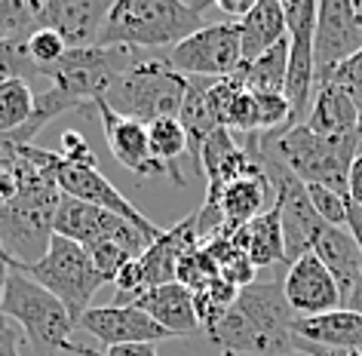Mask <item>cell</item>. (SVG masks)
Returning a JSON list of instances; mask_svg holds the SVG:
<instances>
[{
  "instance_id": "1",
  "label": "cell",
  "mask_w": 362,
  "mask_h": 356,
  "mask_svg": "<svg viewBox=\"0 0 362 356\" xmlns=\"http://www.w3.org/2000/svg\"><path fill=\"white\" fill-rule=\"evenodd\" d=\"M295 319L283 280H255L240 289L237 301L206 338L233 356H286L295 350Z\"/></svg>"
},
{
  "instance_id": "35",
  "label": "cell",
  "mask_w": 362,
  "mask_h": 356,
  "mask_svg": "<svg viewBox=\"0 0 362 356\" xmlns=\"http://www.w3.org/2000/svg\"><path fill=\"white\" fill-rule=\"evenodd\" d=\"M86 252H89V258H93V264H95L98 277H102L105 282H114L117 273H120L126 264L135 258V255H129L123 246H117V243H98V246H89Z\"/></svg>"
},
{
  "instance_id": "8",
  "label": "cell",
  "mask_w": 362,
  "mask_h": 356,
  "mask_svg": "<svg viewBox=\"0 0 362 356\" xmlns=\"http://www.w3.org/2000/svg\"><path fill=\"white\" fill-rule=\"evenodd\" d=\"M16 270L28 273L34 282H40L47 292H52L77 323L93 307V295L105 286V280L98 277L95 264L89 258L86 246L68 240V236H59V234L49 240V249L37 264L16 268Z\"/></svg>"
},
{
  "instance_id": "14",
  "label": "cell",
  "mask_w": 362,
  "mask_h": 356,
  "mask_svg": "<svg viewBox=\"0 0 362 356\" xmlns=\"http://www.w3.org/2000/svg\"><path fill=\"white\" fill-rule=\"evenodd\" d=\"M95 111H98V123H102L107 148H111L114 160L120 163L123 169H129L132 176H166L160 163L151 157L148 126L132 120V117L117 114L102 98L95 102Z\"/></svg>"
},
{
  "instance_id": "44",
  "label": "cell",
  "mask_w": 362,
  "mask_h": 356,
  "mask_svg": "<svg viewBox=\"0 0 362 356\" xmlns=\"http://www.w3.org/2000/svg\"><path fill=\"white\" fill-rule=\"evenodd\" d=\"M341 307L350 310V314H359L362 316V277L341 295Z\"/></svg>"
},
{
  "instance_id": "6",
  "label": "cell",
  "mask_w": 362,
  "mask_h": 356,
  "mask_svg": "<svg viewBox=\"0 0 362 356\" xmlns=\"http://www.w3.org/2000/svg\"><path fill=\"white\" fill-rule=\"evenodd\" d=\"M187 93V77L166 65L163 52H148L141 62L117 74L107 86L102 102H107L117 114L132 117L139 123L166 120V117H178L181 102Z\"/></svg>"
},
{
  "instance_id": "49",
  "label": "cell",
  "mask_w": 362,
  "mask_h": 356,
  "mask_svg": "<svg viewBox=\"0 0 362 356\" xmlns=\"http://www.w3.org/2000/svg\"><path fill=\"white\" fill-rule=\"evenodd\" d=\"M347 356H362V353H356V350H353V353H347Z\"/></svg>"
},
{
  "instance_id": "46",
  "label": "cell",
  "mask_w": 362,
  "mask_h": 356,
  "mask_svg": "<svg viewBox=\"0 0 362 356\" xmlns=\"http://www.w3.org/2000/svg\"><path fill=\"white\" fill-rule=\"evenodd\" d=\"M6 277H10V261H6V255L0 252V298H4V289H6ZM13 323L4 316V310H0V332H13Z\"/></svg>"
},
{
  "instance_id": "25",
  "label": "cell",
  "mask_w": 362,
  "mask_h": 356,
  "mask_svg": "<svg viewBox=\"0 0 362 356\" xmlns=\"http://www.w3.org/2000/svg\"><path fill=\"white\" fill-rule=\"evenodd\" d=\"M206 84H209V80H187V93H185V102H181V111H178V123L187 135V154H191L194 166L200 163V151H203L206 139L218 130L209 105H206Z\"/></svg>"
},
{
  "instance_id": "38",
  "label": "cell",
  "mask_w": 362,
  "mask_h": 356,
  "mask_svg": "<svg viewBox=\"0 0 362 356\" xmlns=\"http://www.w3.org/2000/svg\"><path fill=\"white\" fill-rule=\"evenodd\" d=\"M31 142H25L22 132H10V135H0V172H13L22 166V151L28 148Z\"/></svg>"
},
{
  "instance_id": "13",
  "label": "cell",
  "mask_w": 362,
  "mask_h": 356,
  "mask_svg": "<svg viewBox=\"0 0 362 356\" xmlns=\"http://www.w3.org/2000/svg\"><path fill=\"white\" fill-rule=\"evenodd\" d=\"M80 328H86L98 344L120 347V344H160L169 341V332L157 326L148 314H141L132 304H107V307H89L80 316Z\"/></svg>"
},
{
  "instance_id": "37",
  "label": "cell",
  "mask_w": 362,
  "mask_h": 356,
  "mask_svg": "<svg viewBox=\"0 0 362 356\" xmlns=\"http://www.w3.org/2000/svg\"><path fill=\"white\" fill-rule=\"evenodd\" d=\"M59 154H62V160L74 163V166H98L95 151L89 148V142L83 139V132H77V130H65V132H62Z\"/></svg>"
},
{
  "instance_id": "50",
  "label": "cell",
  "mask_w": 362,
  "mask_h": 356,
  "mask_svg": "<svg viewBox=\"0 0 362 356\" xmlns=\"http://www.w3.org/2000/svg\"><path fill=\"white\" fill-rule=\"evenodd\" d=\"M221 356H233V353H221Z\"/></svg>"
},
{
  "instance_id": "12",
  "label": "cell",
  "mask_w": 362,
  "mask_h": 356,
  "mask_svg": "<svg viewBox=\"0 0 362 356\" xmlns=\"http://www.w3.org/2000/svg\"><path fill=\"white\" fill-rule=\"evenodd\" d=\"M283 292H286V301H288V307L295 310L298 319L322 316V314H332V310L341 307L338 282H334L329 268H325L313 252L301 255V258L286 268Z\"/></svg>"
},
{
  "instance_id": "45",
  "label": "cell",
  "mask_w": 362,
  "mask_h": 356,
  "mask_svg": "<svg viewBox=\"0 0 362 356\" xmlns=\"http://www.w3.org/2000/svg\"><path fill=\"white\" fill-rule=\"evenodd\" d=\"M347 231H350V236L356 240V246H359V252H362V209L359 206H347Z\"/></svg>"
},
{
  "instance_id": "5",
  "label": "cell",
  "mask_w": 362,
  "mask_h": 356,
  "mask_svg": "<svg viewBox=\"0 0 362 356\" xmlns=\"http://www.w3.org/2000/svg\"><path fill=\"white\" fill-rule=\"evenodd\" d=\"M0 310L28 338L34 356H56V353L98 356V347H80L71 341L77 319L68 314V307L52 292H47L40 282H34L28 273L10 268Z\"/></svg>"
},
{
  "instance_id": "42",
  "label": "cell",
  "mask_w": 362,
  "mask_h": 356,
  "mask_svg": "<svg viewBox=\"0 0 362 356\" xmlns=\"http://www.w3.org/2000/svg\"><path fill=\"white\" fill-rule=\"evenodd\" d=\"M98 356H157V344H120L98 350Z\"/></svg>"
},
{
  "instance_id": "47",
  "label": "cell",
  "mask_w": 362,
  "mask_h": 356,
  "mask_svg": "<svg viewBox=\"0 0 362 356\" xmlns=\"http://www.w3.org/2000/svg\"><path fill=\"white\" fill-rule=\"evenodd\" d=\"M19 328L13 332H0V356H19Z\"/></svg>"
},
{
  "instance_id": "34",
  "label": "cell",
  "mask_w": 362,
  "mask_h": 356,
  "mask_svg": "<svg viewBox=\"0 0 362 356\" xmlns=\"http://www.w3.org/2000/svg\"><path fill=\"white\" fill-rule=\"evenodd\" d=\"M28 56L34 59V65H37L40 71H47L49 65H56V62L65 59V52H68V43L59 38L52 28H40V31H34L28 40Z\"/></svg>"
},
{
  "instance_id": "2",
  "label": "cell",
  "mask_w": 362,
  "mask_h": 356,
  "mask_svg": "<svg viewBox=\"0 0 362 356\" xmlns=\"http://www.w3.org/2000/svg\"><path fill=\"white\" fill-rule=\"evenodd\" d=\"M215 0H117L107 10L95 47H129L141 52H166L206 28V13Z\"/></svg>"
},
{
  "instance_id": "26",
  "label": "cell",
  "mask_w": 362,
  "mask_h": 356,
  "mask_svg": "<svg viewBox=\"0 0 362 356\" xmlns=\"http://www.w3.org/2000/svg\"><path fill=\"white\" fill-rule=\"evenodd\" d=\"M148 144H151V157L163 166L166 178H172L178 188H185V176H181V169H178V160H181V154L187 151V135L181 130L178 117L148 123Z\"/></svg>"
},
{
  "instance_id": "15",
  "label": "cell",
  "mask_w": 362,
  "mask_h": 356,
  "mask_svg": "<svg viewBox=\"0 0 362 356\" xmlns=\"http://www.w3.org/2000/svg\"><path fill=\"white\" fill-rule=\"evenodd\" d=\"M197 169L206 176V200H203V206L218 209L221 190L228 185H233L237 178L246 176V172L252 169V157L246 154V148L233 139L230 130L218 126V130L206 139Z\"/></svg>"
},
{
  "instance_id": "39",
  "label": "cell",
  "mask_w": 362,
  "mask_h": 356,
  "mask_svg": "<svg viewBox=\"0 0 362 356\" xmlns=\"http://www.w3.org/2000/svg\"><path fill=\"white\" fill-rule=\"evenodd\" d=\"M114 286H117V292H120V298L123 295H132V301H135V298L141 295V292H144V273H141L139 258H132L120 273H117Z\"/></svg>"
},
{
  "instance_id": "30",
  "label": "cell",
  "mask_w": 362,
  "mask_h": 356,
  "mask_svg": "<svg viewBox=\"0 0 362 356\" xmlns=\"http://www.w3.org/2000/svg\"><path fill=\"white\" fill-rule=\"evenodd\" d=\"M237 295H240V289H233L221 277L212 280L209 286H203L200 292H194V307H197V316H200L203 332H212L221 323V316L228 314V307L237 301Z\"/></svg>"
},
{
  "instance_id": "9",
  "label": "cell",
  "mask_w": 362,
  "mask_h": 356,
  "mask_svg": "<svg viewBox=\"0 0 362 356\" xmlns=\"http://www.w3.org/2000/svg\"><path fill=\"white\" fill-rule=\"evenodd\" d=\"M166 65L187 80H221L237 74L243 65L240 47V22L224 19L209 22L206 28L181 40L178 47L163 52Z\"/></svg>"
},
{
  "instance_id": "21",
  "label": "cell",
  "mask_w": 362,
  "mask_h": 356,
  "mask_svg": "<svg viewBox=\"0 0 362 356\" xmlns=\"http://www.w3.org/2000/svg\"><path fill=\"white\" fill-rule=\"evenodd\" d=\"M230 243L240 252L249 255V261L255 268H270V264H286V240H283V222H279V206L274 203L270 212H264L255 222H249L246 227L228 234Z\"/></svg>"
},
{
  "instance_id": "32",
  "label": "cell",
  "mask_w": 362,
  "mask_h": 356,
  "mask_svg": "<svg viewBox=\"0 0 362 356\" xmlns=\"http://www.w3.org/2000/svg\"><path fill=\"white\" fill-rule=\"evenodd\" d=\"M28 38H0V84L6 80H25L28 74L43 77V71L28 56Z\"/></svg>"
},
{
  "instance_id": "33",
  "label": "cell",
  "mask_w": 362,
  "mask_h": 356,
  "mask_svg": "<svg viewBox=\"0 0 362 356\" xmlns=\"http://www.w3.org/2000/svg\"><path fill=\"white\" fill-rule=\"evenodd\" d=\"M307 188V197L316 209V215L322 218L329 227H347V206L350 200L341 197L338 190L332 188H322V185H304Z\"/></svg>"
},
{
  "instance_id": "16",
  "label": "cell",
  "mask_w": 362,
  "mask_h": 356,
  "mask_svg": "<svg viewBox=\"0 0 362 356\" xmlns=\"http://www.w3.org/2000/svg\"><path fill=\"white\" fill-rule=\"evenodd\" d=\"M111 4L102 0H47L43 6V28H52L68 50H86L98 43Z\"/></svg>"
},
{
  "instance_id": "28",
  "label": "cell",
  "mask_w": 362,
  "mask_h": 356,
  "mask_svg": "<svg viewBox=\"0 0 362 356\" xmlns=\"http://www.w3.org/2000/svg\"><path fill=\"white\" fill-rule=\"evenodd\" d=\"M34 89L28 80H6L0 84V135L19 132L34 117Z\"/></svg>"
},
{
  "instance_id": "41",
  "label": "cell",
  "mask_w": 362,
  "mask_h": 356,
  "mask_svg": "<svg viewBox=\"0 0 362 356\" xmlns=\"http://www.w3.org/2000/svg\"><path fill=\"white\" fill-rule=\"evenodd\" d=\"M215 6H218L224 16H230L233 22H243V19H246V16L252 13L255 0H215Z\"/></svg>"
},
{
  "instance_id": "17",
  "label": "cell",
  "mask_w": 362,
  "mask_h": 356,
  "mask_svg": "<svg viewBox=\"0 0 362 356\" xmlns=\"http://www.w3.org/2000/svg\"><path fill=\"white\" fill-rule=\"evenodd\" d=\"M276 203V188L270 176L258 163H252V169L243 178H237L233 185H228L218 197V209L224 215V231L221 234H233L240 227H246L249 222H255L264 212H270Z\"/></svg>"
},
{
  "instance_id": "18",
  "label": "cell",
  "mask_w": 362,
  "mask_h": 356,
  "mask_svg": "<svg viewBox=\"0 0 362 356\" xmlns=\"http://www.w3.org/2000/svg\"><path fill=\"white\" fill-rule=\"evenodd\" d=\"M132 307L148 314L153 323L166 328L172 338H191L197 332H203L200 316H197V307H194V292L185 289L181 282H166V286L144 289L141 295L132 301Z\"/></svg>"
},
{
  "instance_id": "24",
  "label": "cell",
  "mask_w": 362,
  "mask_h": 356,
  "mask_svg": "<svg viewBox=\"0 0 362 356\" xmlns=\"http://www.w3.org/2000/svg\"><path fill=\"white\" fill-rule=\"evenodd\" d=\"M313 255L329 268L341 295L362 277V252L347 227H325L313 246Z\"/></svg>"
},
{
  "instance_id": "40",
  "label": "cell",
  "mask_w": 362,
  "mask_h": 356,
  "mask_svg": "<svg viewBox=\"0 0 362 356\" xmlns=\"http://www.w3.org/2000/svg\"><path fill=\"white\" fill-rule=\"evenodd\" d=\"M347 200L353 206L362 209V151L353 157V166H350V176H347Z\"/></svg>"
},
{
  "instance_id": "43",
  "label": "cell",
  "mask_w": 362,
  "mask_h": 356,
  "mask_svg": "<svg viewBox=\"0 0 362 356\" xmlns=\"http://www.w3.org/2000/svg\"><path fill=\"white\" fill-rule=\"evenodd\" d=\"M19 194V172H0V209H6Z\"/></svg>"
},
{
  "instance_id": "3",
  "label": "cell",
  "mask_w": 362,
  "mask_h": 356,
  "mask_svg": "<svg viewBox=\"0 0 362 356\" xmlns=\"http://www.w3.org/2000/svg\"><path fill=\"white\" fill-rule=\"evenodd\" d=\"M246 148L286 166L304 185H322L347 197V176L359 154V135H316L307 126H286L270 135H246Z\"/></svg>"
},
{
  "instance_id": "48",
  "label": "cell",
  "mask_w": 362,
  "mask_h": 356,
  "mask_svg": "<svg viewBox=\"0 0 362 356\" xmlns=\"http://www.w3.org/2000/svg\"><path fill=\"white\" fill-rule=\"evenodd\" d=\"M286 356H307V353H298V350H292V353H286Z\"/></svg>"
},
{
  "instance_id": "22",
  "label": "cell",
  "mask_w": 362,
  "mask_h": 356,
  "mask_svg": "<svg viewBox=\"0 0 362 356\" xmlns=\"http://www.w3.org/2000/svg\"><path fill=\"white\" fill-rule=\"evenodd\" d=\"M286 34V13L283 0H255L252 13L240 22V47H243V65L264 56L276 43H283Z\"/></svg>"
},
{
  "instance_id": "19",
  "label": "cell",
  "mask_w": 362,
  "mask_h": 356,
  "mask_svg": "<svg viewBox=\"0 0 362 356\" xmlns=\"http://www.w3.org/2000/svg\"><path fill=\"white\" fill-rule=\"evenodd\" d=\"M194 246H200L197 212H191L175 227H163V234L139 255V264H141V273H144V289L175 282V268H178L181 255H187Z\"/></svg>"
},
{
  "instance_id": "31",
  "label": "cell",
  "mask_w": 362,
  "mask_h": 356,
  "mask_svg": "<svg viewBox=\"0 0 362 356\" xmlns=\"http://www.w3.org/2000/svg\"><path fill=\"white\" fill-rule=\"evenodd\" d=\"M212 280H218V264L212 261V255L203 246H194L187 255H181V261L175 268V282H181V286L191 292H200Z\"/></svg>"
},
{
  "instance_id": "23",
  "label": "cell",
  "mask_w": 362,
  "mask_h": 356,
  "mask_svg": "<svg viewBox=\"0 0 362 356\" xmlns=\"http://www.w3.org/2000/svg\"><path fill=\"white\" fill-rule=\"evenodd\" d=\"M304 126L316 135H329V139H334V135H353L359 130L356 105H353V98L338 84H322L313 93V105Z\"/></svg>"
},
{
  "instance_id": "27",
  "label": "cell",
  "mask_w": 362,
  "mask_h": 356,
  "mask_svg": "<svg viewBox=\"0 0 362 356\" xmlns=\"http://www.w3.org/2000/svg\"><path fill=\"white\" fill-rule=\"evenodd\" d=\"M286 71H288V38L283 43H276L274 50H267L264 56H258L255 62L240 65L237 77L252 93H283Z\"/></svg>"
},
{
  "instance_id": "36",
  "label": "cell",
  "mask_w": 362,
  "mask_h": 356,
  "mask_svg": "<svg viewBox=\"0 0 362 356\" xmlns=\"http://www.w3.org/2000/svg\"><path fill=\"white\" fill-rule=\"evenodd\" d=\"M255 273H258V268L249 261V255L240 252V249H230V252L218 261V277H221L224 282H230L233 289L252 286V282H255Z\"/></svg>"
},
{
  "instance_id": "10",
  "label": "cell",
  "mask_w": 362,
  "mask_h": 356,
  "mask_svg": "<svg viewBox=\"0 0 362 356\" xmlns=\"http://www.w3.org/2000/svg\"><path fill=\"white\" fill-rule=\"evenodd\" d=\"M356 52H362V0H322L313 34L316 86L329 84Z\"/></svg>"
},
{
  "instance_id": "4",
  "label": "cell",
  "mask_w": 362,
  "mask_h": 356,
  "mask_svg": "<svg viewBox=\"0 0 362 356\" xmlns=\"http://www.w3.org/2000/svg\"><path fill=\"white\" fill-rule=\"evenodd\" d=\"M19 194L6 209H0V252L10 268H31L49 249L56 236V209L62 203V190L47 172L22 160Z\"/></svg>"
},
{
  "instance_id": "29",
  "label": "cell",
  "mask_w": 362,
  "mask_h": 356,
  "mask_svg": "<svg viewBox=\"0 0 362 356\" xmlns=\"http://www.w3.org/2000/svg\"><path fill=\"white\" fill-rule=\"evenodd\" d=\"M47 0H0V38H31L43 28Z\"/></svg>"
},
{
  "instance_id": "7",
  "label": "cell",
  "mask_w": 362,
  "mask_h": 356,
  "mask_svg": "<svg viewBox=\"0 0 362 356\" xmlns=\"http://www.w3.org/2000/svg\"><path fill=\"white\" fill-rule=\"evenodd\" d=\"M22 157L31 163V166L43 169L47 176L56 181V188L62 190V197H71V200H80V203H89V206H98V209H107V212L126 218V222H132L139 231H144L151 236V240H157L163 234L160 224H153L148 215L139 212L129 200H126L120 190H117L111 181H107L98 166H74V163L62 160L59 151H47V148H28L22 151Z\"/></svg>"
},
{
  "instance_id": "11",
  "label": "cell",
  "mask_w": 362,
  "mask_h": 356,
  "mask_svg": "<svg viewBox=\"0 0 362 356\" xmlns=\"http://www.w3.org/2000/svg\"><path fill=\"white\" fill-rule=\"evenodd\" d=\"M56 234L86 246V249L89 246H98V243H117L129 255H135V258L153 243L151 236L139 231L132 222L107 212V209L71 200V197H62V203L56 209Z\"/></svg>"
},
{
  "instance_id": "20",
  "label": "cell",
  "mask_w": 362,
  "mask_h": 356,
  "mask_svg": "<svg viewBox=\"0 0 362 356\" xmlns=\"http://www.w3.org/2000/svg\"><path fill=\"white\" fill-rule=\"evenodd\" d=\"M295 338L341 353H362V316L338 307L322 316L295 319Z\"/></svg>"
}]
</instances>
